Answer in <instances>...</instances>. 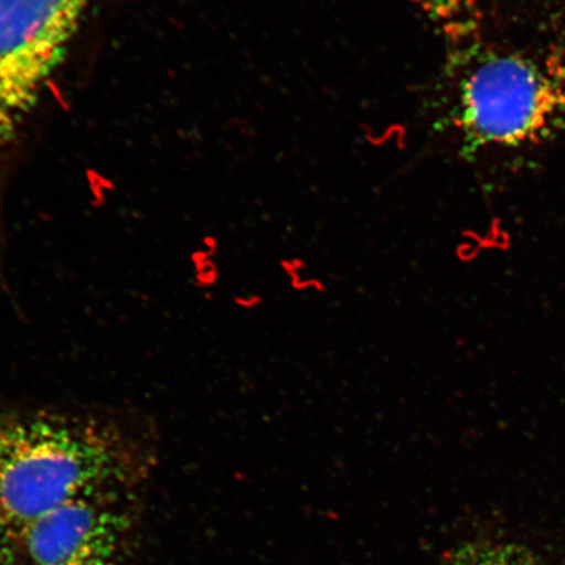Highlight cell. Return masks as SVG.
<instances>
[{
  "label": "cell",
  "mask_w": 565,
  "mask_h": 565,
  "mask_svg": "<svg viewBox=\"0 0 565 565\" xmlns=\"http://www.w3.org/2000/svg\"><path fill=\"white\" fill-rule=\"evenodd\" d=\"M131 429L53 408L0 415V525L21 539L41 515L117 478L136 443Z\"/></svg>",
  "instance_id": "1"
},
{
  "label": "cell",
  "mask_w": 565,
  "mask_h": 565,
  "mask_svg": "<svg viewBox=\"0 0 565 565\" xmlns=\"http://www.w3.org/2000/svg\"><path fill=\"white\" fill-rule=\"evenodd\" d=\"M413 2H418L420 4L428 6V7H436V6L445 7L450 3H454L455 0H413Z\"/></svg>",
  "instance_id": "6"
},
{
  "label": "cell",
  "mask_w": 565,
  "mask_h": 565,
  "mask_svg": "<svg viewBox=\"0 0 565 565\" xmlns=\"http://www.w3.org/2000/svg\"><path fill=\"white\" fill-rule=\"evenodd\" d=\"M447 565H541L529 550L512 543L479 542L459 547Z\"/></svg>",
  "instance_id": "5"
},
{
  "label": "cell",
  "mask_w": 565,
  "mask_h": 565,
  "mask_svg": "<svg viewBox=\"0 0 565 565\" xmlns=\"http://www.w3.org/2000/svg\"><path fill=\"white\" fill-rule=\"evenodd\" d=\"M116 527L88 494L41 515L21 540L35 565H115Z\"/></svg>",
  "instance_id": "4"
},
{
  "label": "cell",
  "mask_w": 565,
  "mask_h": 565,
  "mask_svg": "<svg viewBox=\"0 0 565 565\" xmlns=\"http://www.w3.org/2000/svg\"><path fill=\"white\" fill-rule=\"evenodd\" d=\"M88 0H0V141L31 111Z\"/></svg>",
  "instance_id": "3"
},
{
  "label": "cell",
  "mask_w": 565,
  "mask_h": 565,
  "mask_svg": "<svg viewBox=\"0 0 565 565\" xmlns=\"http://www.w3.org/2000/svg\"><path fill=\"white\" fill-rule=\"evenodd\" d=\"M564 105L563 92L534 62L493 54L466 75L458 125L471 147H518L545 137Z\"/></svg>",
  "instance_id": "2"
}]
</instances>
